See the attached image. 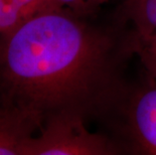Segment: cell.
Wrapping results in <instances>:
<instances>
[{
  "mask_svg": "<svg viewBox=\"0 0 156 155\" xmlns=\"http://www.w3.org/2000/svg\"><path fill=\"white\" fill-rule=\"evenodd\" d=\"M126 54L127 38L120 44L68 8L44 13L0 35V100L21 109L39 129L58 115L105 117L127 89Z\"/></svg>",
  "mask_w": 156,
  "mask_h": 155,
  "instance_id": "1",
  "label": "cell"
},
{
  "mask_svg": "<svg viewBox=\"0 0 156 155\" xmlns=\"http://www.w3.org/2000/svg\"><path fill=\"white\" fill-rule=\"evenodd\" d=\"M87 120L77 115H58L45 121L23 148L22 155H117L120 143L107 135L95 133Z\"/></svg>",
  "mask_w": 156,
  "mask_h": 155,
  "instance_id": "2",
  "label": "cell"
},
{
  "mask_svg": "<svg viewBox=\"0 0 156 155\" xmlns=\"http://www.w3.org/2000/svg\"><path fill=\"white\" fill-rule=\"evenodd\" d=\"M119 118V129L130 149L156 155V83L135 90L126 89L113 110Z\"/></svg>",
  "mask_w": 156,
  "mask_h": 155,
  "instance_id": "3",
  "label": "cell"
},
{
  "mask_svg": "<svg viewBox=\"0 0 156 155\" xmlns=\"http://www.w3.org/2000/svg\"><path fill=\"white\" fill-rule=\"evenodd\" d=\"M39 126L21 109L0 100V155H22Z\"/></svg>",
  "mask_w": 156,
  "mask_h": 155,
  "instance_id": "4",
  "label": "cell"
},
{
  "mask_svg": "<svg viewBox=\"0 0 156 155\" xmlns=\"http://www.w3.org/2000/svg\"><path fill=\"white\" fill-rule=\"evenodd\" d=\"M66 8L61 0H0V35L44 13Z\"/></svg>",
  "mask_w": 156,
  "mask_h": 155,
  "instance_id": "5",
  "label": "cell"
},
{
  "mask_svg": "<svg viewBox=\"0 0 156 155\" xmlns=\"http://www.w3.org/2000/svg\"><path fill=\"white\" fill-rule=\"evenodd\" d=\"M122 14L132 25V36L156 32V0H122Z\"/></svg>",
  "mask_w": 156,
  "mask_h": 155,
  "instance_id": "6",
  "label": "cell"
},
{
  "mask_svg": "<svg viewBox=\"0 0 156 155\" xmlns=\"http://www.w3.org/2000/svg\"><path fill=\"white\" fill-rule=\"evenodd\" d=\"M130 54L137 55L143 65L148 81L156 83V32L147 36L127 37Z\"/></svg>",
  "mask_w": 156,
  "mask_h": 155,
  "instance_id": "7",
  "label": "cell"
},
{
  "mask_svg": "<svg viewBox=\"0 0 156 155\" xmlns=\"http://www.w3.org/2000/svg\"><path fill=\"white\" fill-rule=\"evenodd\" d=\"M66 8L75 14L86 16L98 10L110 0H61Z\"/></svg>",
  "mask_w": 156,
  "mask_h": 155,
  "instance_id": "8",
  "label": "cell"
}]
</instances>
